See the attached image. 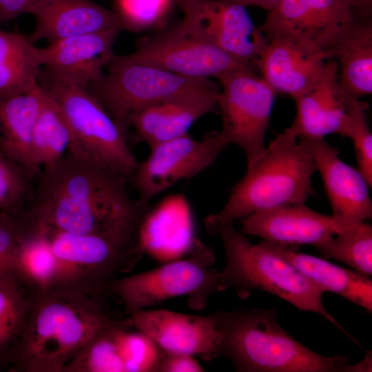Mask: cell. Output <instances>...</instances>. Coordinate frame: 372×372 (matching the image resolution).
Returning <instances> with one entry per match:
<instances>
[{
  "instance_id": "4fadbf2b",
  "label": "cell",
  "mask_w": 372,
  "mask_h": 372,
  "mask_svg": "<svg viewBox=\"0 0 372 372\" xmlns=\"http://www.w3.org/2000/svg\"><path fill=\"white\" fill-rule=\"evenodd\" d=\"M176 1L183 12L178 24L183 32L256 68L267 40L247 7L231 0Z\"/></svg>"
},
{
  "instance_id": "5b68a950",
  "label": "cell",
  "mask_w": 372,
  "mask_h": 372,
  "mask_svg": "<svg viewBox=\"0 0 372 372\" xmlns=\"http://www.w3.org/2000/svg\"><path fill=\"white\" fill-rule=\"evenodd\" d=\"M213 235L220 238L225 249L220 291L232 288L240 299L247 298L254 290L272 293L300 310L322 316L347 334L326 310L324 291L291 264L260 242H251L234 225L221 227Z\"/></svg>"
},
{
  "instance_id": "83f0119b",
  "label": "cell",
  "mask_w": 372,
  "mask_h": 372,
  "mask_svg": "<svg viewBox=\"0 0 372 372\" xmlns=\"http://www.w3.org/2000/svg\"><path fill=\"white\" fill-rule=\"evenodd\" d=\"M14 272L34 291L56 284L57 260L44 229L32 220L22 240Z\"/></svg>"
},
{
  "instance_id": "ffe728a7",
  "label": "cell",
  "mask_w": 372,
  "mask_h": 372,
  "mask_svg": "<svg viewBox=\"0 0 372 372\" xmlns=\"http://www.w3.org/2000/svg\"><path fill=\"white\" fill-rule=\"evenodd\" d=\"M348 99L340 85L338 63L329 59L320 79L293 99L296 117L286 130L297 138L347 137Z\"/></svg>"
},
{
  "instance_id": "4316f807",
  "label": "cell",
  "mask_w": 372,
  "mask_h": 372,
  "mask_svg": "<svg viewBox=\"0 0 372 372\" xmlns=\"http://www.w3.org/2000/svg\"><path fill=\"white\" fill-rule=\"evenodd\" d=\"M43 91L30 143L31 161L37 176L43 169L61 160L72 143V134L63 113Z\"/></svg>"
},
{
  "instance_id": "4dcf8cb0",
  "label": "cell",
  "mask_w": 372,
  "mask_h": 372,
  "mask_svg": "<svg viewBox=\"0 0 372 372\" xmlns=\"http://www.w3.org/2000/svg\"><path fill=\"white\" fill-rule=\"evenodd\" d=\"M28 288L13 271L0 272V358L23 329L32 296Z\"/></svg>"
},
{
  "instance_id": "f546056e",
  "label": "cell",
  "mask_w": 372,
  "mask_h": 372,
  "mask_svg": "<svg viewBox=\"0 0 372 372\" xmlns=\"http://www.w3.org/2000/svg\"><path fill=\"white\" fill-rule=\"evenodd\" d=\"M313 247L324 259L342 262L358 273L372 275V227L365 222L354 223Z\"/></svg>"
},
{
  "instance_id": "d6a6232c",
  "label": "cell",
  "mask_w": 372,
  "mask_h": 372,
  "mask_svg": "<svg viewBox=\"0 0 372 372\" xmlns=\"http://www.w3.org/2000/svg\"><path fill=\"white\" fill-rule=\"evenodd\" d=\"M369 105L360 99L349 97L347 133L353 143L358 169L372 185V134L366 116Z\"/></svg>"
},
{
  "instance_id": "52a82bcc",
  "label": "cell",
  "mask_w": 372,
  "mask_h": 372,
  "mask_svg": "<svg viewBox=\"0 0 372 372\" xmlns=\"http://www.w3.org/2000/svg\"><path fill=\"white\" fill-rule=\"evenodd\" d=\"M213 250L199 238L184 258L176 259L158 268L114 279L110 293L118 298L130 314L179 296H187L190 307L203 308L216 292H219V273L213 268Z\"/></svg>"
},
{
  "instance_id": "3957f363",
  "label": "cell",
  "mask_w": 372,
  "mask_h": 372,
  "mask_svg": "<svg viewBox=\"0 0 372 372\" xmlns=\"http://www.w3.org/2000/svg\"><path fill=\"white\" fill-rule=\"evenodd\" d=\"M220 353L238 372H352L344 355L324 356L289 335L276 309H235L214 312Z\"/></svg>"
},
{
  "instance_id": "8992f818",
  "label": "cell",
  "mask_w": 372,
  "mask_h": 372,
  "mask_svg": "<svg viewBox=\"0 0 372 372\" xmlns=\"http://www.w3.org/2000/svg\"><path fill=\"white\" fill-rule=\"evenodd\" d=\"M39 83L63 113L72 134L68 152L129 178L138 161L127 134L87 89L41 71Z\"/></svg>"
},
{
  "instance_id": "d6986e66",
  "label": "cell",
  "mask_w": 372,
  "mask_h": 372,
  "mask_svg": "<svg viewBox=\"0 0 372 372\" xmlns=\"http://www.w3.org/2000/svg\"><path fill=\"white\" fill-rule=\"evenodd\" d=\"M240 231L278 243L313 247L354 223L316 211L304 203L289 204L251 214L240 220Z\"/></svg>"
},
{
  "instance_id": "603a6c76",
  "label": "cell",
  "mask_w": 372,
  "mask_h": 372,
  "mask_svg": "<svg viewBox=\"0 0 372 372\" xmlns=\"http://www.w3.org/2000/svg\"><path fill=\"white\" fill-rule=\"evenodd\" d=\"M338 65L339 83L349 97L372 93V18L357 14L326 50Z\"/></svg>"
},
{
  "instance_id": "d590c367",
  "label": "cell",
  "mask_w": 372,
  "mask_h": 372,
  "mask_svg": "<svg viewBox=\"0 0 372 372\" xmlns=\"http://www.w3.org/2000/svg\"><path fill=\"white\" fill-rule=\"evenodd\" d=\"M130 329L124 339L125 372L158 371L161 348L147 334Z\"/></svg>"
},
{
  "instance_id": "e575fe53",
  "label": "cell",
  "mask_w": 372,
  "mask_h": 372,
  "mask_svg": "<svg viewBox=\"0 0 372 372\" xmlns=\"http://www.w3.org/2000/svg\"><path fill=\"white\" fill-rule=\"evenodd\" d=\"M30 225L25 209L0 211V272H14L22 240Z\"/></svg>"
},
{
  "instance_id": "f35d334b",
  "label": "cell",
  "mask_w": 372,
  "mask_h": 372,
  "mask_svg": "<svg viewBox=\"0 0 372 372\" xmlns=\"http://www.w3.org/2000/svg\"><path fill=\"white\" fill-rule=\"evenodd\" d=\"M245 7L253 6L265 10H273L282 0H231Z\"/></svg>"
},
{
  "instance_id": "d4e9b609",
  "label": "cell",
  "mask_w": 372,
  "mask_h": 372,
  "mask_svg": "<svg viewBox=\"0 0 372 372\" xmlns=\"http://www.w3.org/2000/svg\"><path fill=\"white\" fill-rule=\"evenodd\" d=\"M43 96L39 83L24 92L0 95V151L32 178L37 175L31 161L30 143Z\"/></svg>"
},
{
  "instance_id": "8fae6325",
  "label": "cell",
  "mask_w": 372,
  "mask_h": 372,
  "mask_svg": "<svg viewBox=\"0 0 372 372\" xmlns=\"http://www.w3.org/2000/svg\"><path fill=\"white\" fill-rule=\"evenodd\" d=\"M229 145L220 132L213 131L201 139L186 134L150 146L129 178L138 194L137 201L149 207L157 195L209 167Z\"/></svg>"
},
{
  "instance_id": "e0dca14e",
  "label": "cell",
  "mask_w": 372,
  "mask_h": 372,
  "mask_svg": "<svg viewBox=\"0 0 372 372\" xmlns=\"http://www.w3.org/2000/svg\"><path fill=\"white\" fill-rule=\"evenodd\" d=\"M121 30L85 34L48 43L39 48L41 63L50 74L87 87L103 76L115 56L113 48Z\"/></svg>"
},
{
  "instance_id": "277c9868",
  "label": "cell",
  "mask_w": 372,
  "mask_h": 372,
  "mask_svg": "<svg viewBox=\"0 0 372 372\" xmlns=\"http://www.w3.org/2000/svg\"><path fill=\"white\" fill-rule=\"evenodd\" d=\"M315 163L296 136L286 129L273 139L262 155L247 165L242 178L231 188L224 206L205 220L213 235L257 212L304 203L313 192Z\"/></svg>"
},
{
  "instance_id": "484cf974",
  "label": "cell",
  "mask_w": 372,
  "mask_h": 372,
  "mask_svg": "<svg viewBox=\"0 0 372 372\" xmlns=\"http://www.w3.org/2000/svg\"><path fill=\"white\" fill-rule=\"evenodd\" d=\"M39 48L28 36L0 30V95L24 92L39 84Z\"/></svg>"
},
{
  "instance_id": "8d00e7d4",
  "label": "cell",
  "mask_w": 372,
  "mask_h": 372,
  "mask_svg": "<svg viewBox=\"0 0 372 372\" xmlns=\"http://www.w3.org/2000/svg\"><path fill=\"white\" fill-rule=\"evenodd\" d=\"M158 371L202 372L204 370L193 355L168 351L161 348Z\"/></svg>"
},
{
  "instance_id": "ac0fdd59",
  "label": "cell",
  "mask_w": 372,
  "mask_h": 372,
  "mask_svg": "<svg viewBox=\"0 0 372 372\" xmlns=\"http://www.w3.org/2000/svg\"><path fill=\"white\" fill-rule=\"evenodd\" d=\"M329 59L320 48L274 37L267 39L256 61V69L276 94H287L293 99L320 79Z\"/></svg>"
},
{
  "instance_id": "9c48e42d",
  "label": "cell",
  "mask_w": 372,
  "mask_h": 372,
  "mask_svg": "<svg viewBox=\"0 0 372 372\" xmlns=\"http://www.w3.org/2000/svg\"><path fill=\"white\" fill-rule=\"evenodd\" d=\"M39 226L44 229L57 260L54 287L76 289L95 298L96 294L110 292L114 276L131 271L144 254L101 235L74 234Z\"/></svg>"
},
{
  "instance_id": "6da1fadb",
  "label": "cell",
  "mask_w": 372,
  "mask_h": 372,
  "mask_svg": "<svg viewBox=\"0 0 372 372\" xmlns=\"http://www.w3.org/2000/svg\"><path fill=\"white\" fill-rule=\"evenodd\" d=\"M28 213L37 224L92 234L143 251L140 232L150 209L132 199L128 178L70 152L41 170Z\"/></svg>"
},
{
  "instance_id": "cb8c5ba5",
  "label": "cell",
  "mask_w": 372,
  "mask_h": 372,
  "mask_svg": "<svg viewBox=\"0 0 372 372\" xmlns=\"http://www.w3.org/2000/svg\"><path fill=\"white\" fill-rule=\"evenodd\" d=\"M266 248L291 264L324 292L336 293L372 312V280L369 276L308 255L296 246L261 239Z\"/></svg>"
},
{
  "instance_id": "f1b7e54d",
  "label": "cell",
  "mask_w": 372,
  "mask_h": 372,
  "mask_svg": "<svg viewBox=\"0 0 372 372\" xmlns=\"http://www.w3.org/2000/svg\"><path fill=\"white\" fill-rule=\"evenodd\" d=\"M132 327L121 320L96 334L69 362L63 372H125L124 338Z\"/></svg>"
},
{
  "instance_id": "7c38bea8",
  "label": "cell",
  "mask_w": 372,
  "mask_h": 372,
  "mask_svg": "<svg viewBox=\"0 0 372 372\" xmlns=\"http://www.w3.org/2000/svg\"><path fill=\"white\" fill-rule=\"evenodd\" d=\"M127 56L138 62L182 76L218 80L241 71H254L251 63L183 32L178 25L138 39Z\"/></svg>"
},
{
  "instance_id": "1f68e13d",
  "label": "cell",
  "mask_w": 372,
  "mask_h": 372,
  "mask_svg": "<svg viewBox=\"0 0 372 372\" xmlns=\"http://www.w3.org/2000/svg\"><path fill=\"white\" fill-rule=\"evenodd\" d=\"M175 5L176 0H114V11L124 30L142 32L162 28Z\"/></svg>"
},
{
  "instance_id": "5bb4252c",
  "label": "cell",
  "mask_w": 372,
  "mask_h": 372,
  "mask_svg": "<svg viewBox=\"0 0 372 372\" xmlns=\"http://www.w3.org/2000/svg\"><path fill=\"white\" fill-rule=\"evenodd\" d=\"M357 14L350 0H282L258 28L266 40L287 38L326 52Z\"/></svg>"
},
{
  "instance_id": "9a60e30c",
  "label": "cell",
  "mask_w": 372,
  "mask_h": 372,
  "mask_svg": "<svg viewBox=\"0 0 372 372\" xmlns=\"http://www.w3.org/2000/svg\"><path fill=\"white\" fill-rule=\"evenodd\" d=\"M297 138L322 177L332 215L347 223L371 219V187L360 172L343 162L338 150L324 138Z\"/></svg>"
},
{
  "instance_id": "ab89813d",
  "label": "cell",
  "mask_w": 372,
  "mask_h": 372,
  "mask_svg": "<svg viewBox=\"0 0 372 372\" xmlns=\"http://www.w3.org/2000/svg\"><path fill=\"white\" fill-rule=\"evenodd\" d=\"M356 11L363 14H371L372 0H350Z\"/></svg>"
},
{
  "instance_id": "836d02e7",
  "label": "cell",
  "mask_w": 372,
  "mask_h": 372,
  "mask_svg": "<svg viewBox=\"0 0 372 372\" xmlns=\"http://www.w3.org/2000/svg\"><path fill=\"white\" fill-rule=\"evenodd\" d=\"M33 178L0 151V211H19L30 200Z\"/></svg>"
},
{
  "instance_id": "74e56055",
  "label": "cell",
  "mask_w": 372,
  "mask_h": 372,
  "mask_svg": "<svg viewBox=\"0 0 372 372\" xmlns=\"http://www.w3.org/2000/svg\"><path fill=\"white\" fill-rule=\"evenodd\" d=\"M46 0H0V23L32 13Z\"/></svg>"
},
{
  "instance_id": "30bf717a",
  "label": "cell",
  "mask_w": 372,
  "mask_h": 372,
  "mask_svg": "<svg viewBox=\"0 0 372 372\" xmlns=\"http://www.w3.org/2000/svg\"><path fill=\"white\" fill-rule=\"evenodd\" d=\"M217 110L220 132L245 153L247 165L266 149L265 138L276 92L254 71H241L219 80Z\"/></svg>"
},
{
  "instance_id": "ba28073f",
  "label": "cell",
  "mask_w": 372,
  "mask_h": 372,
  "mask_svg": "<svg viewBox=\"0 0 372 372\" xmlns=\"http://www.w3.org/2000/svg\"><path fill=\"white\" fill-rule=\"evenodd\" d=\"M107 72L87 89L127 132L132 116L156 103L196 90L218 87L210 79H196L145 64L127 54L114 56Z\"/></svg>"
},
{
  "instance_id": "44dd1931",
  "label": "cell",
  "mask_w": 372,
  "mask_h": 372,
  "mask_svg": "<svg viewBox=\"0 0 372 372\" xmlns=\"http://www.w3.org/2000/svg\"><path fill=\"white\" fill-rule=\"evenodd\" d=\"M220 90L192 91L149 105L132 116L128 127L149 147L188 134L198 119L217 110Z\"/></svg>"
},
{
  "instance_id": "7402d4cb",
  "label": "cell",
  "mask_w": 372,
  "mask_h": 372,
  "mask_svg": "<svg viewBox=\"0 0 372 372\" xmlns=\"http://www.w3.org/2000/svg\"><path fill=\"white\" fill-rule=\"evenodd\" d=\"M32 14L35 25L28 37L34 43L113 29L124 30L114 10L92 0H46Z\"/></svg>"
},
{
  "instance_id": "7a4b0ae2",
  "label": "cell",
  "mask_w": 372,
  "mask_h": 372,
  "mask_svg": "<svg viewBox=\"0 0 372 372\" xmlns=\"http://www.w3.org/2000/svg\"><path fill=\"white\" fill-rule=\"evenodd\" d=\"M121 320L112 318L96 298L63 287L33 290L23 329L0 358L11 371L63 372L99 332Z\"/></svg>"
},
{
  "instance_id": "2e32d148",
  "label": "cell",
  "mask_w": 372,
  "mask_h": 372,
  "mask_svg": "<svg viewBox=\"0 0 372 372\" xmlns=\"http://www.w3.org/2000/svg\"><path fill=\"white\" fill-rule=\"evenodd\" d=\"M132 327L168 351L198 355L205 360L220 353L221 337L214 313L194 316L168 310L140 309L130 314Z\"/></svg>"
}]
</instances>
